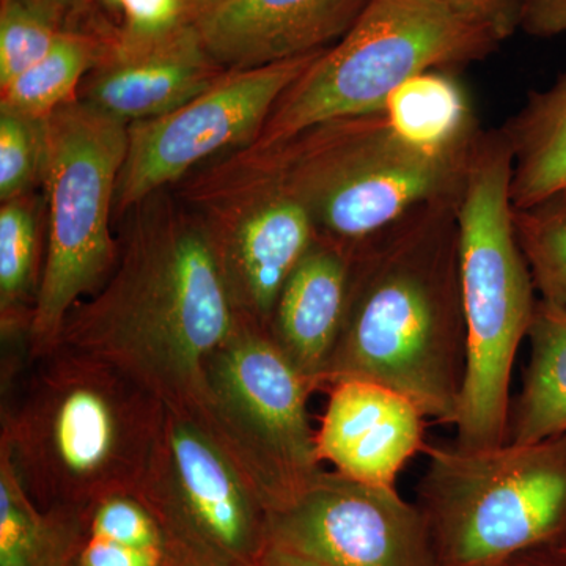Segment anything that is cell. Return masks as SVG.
Listing matches in <instances>:
<instances>
[{
  "mask_svg": "<svg viewBox=\"0 0 566 566\" xmlns=\"http://www.w3.org/2000/svg\"><path fill=\"white\" fill-rule=\"evenodd\" d=\"M65 31L61 21L24 0H0V88L43 59Z\"/></svg>",
  "mask_w": 566,
  "mask_h": 566,
  "instance_id": "d4e9b609",
  "label": "cell"
},
{
  "mask_svg": "<svg viewBox=\"0 0 566 566\" xmlns=\"http://www.w3.org/2000/svg\"><path fill=\"white\" fill-rule=\"evenodd\" d=\"M517 29L536 39L566 35V0H517Z\"/></svg>",
  "mask_w": 566,
  "mask_h": 566,
  "instance_id": "f1b7e54d",
  "label": "cell"
},
{
  "mask_svg": "<svg viewBox=\"0 0 566 566\" xmlns=\"http://www.w3.org/2000/svg\"><path fill=\"white\" fill-rule=\"evenodd\" d=\"M128 125L71 99L46 118L43 178L48 243L29 327V356L59 345L63 323L82 297L111 277L120 248L111 233Z\"/></svg>",
  "mask_w": 566,
  "mask_h": 566,
  "instance_id": "ba28073f",
  "label": "cell"
},
{
  "mask_svg": "<svg viewBox=\"0 0 566 566\" xmlns=\"http://www.w3.org/2000/svg\"><path fill=\"white\" fill-rule=\"evenodd\" d=\"M314 392L270 333L241 319L205 364L202 398L191 416L270 515L292 505L322 474L307 409Z\"/></svg>",
  "mask_w": 566,
  "mask_h": 566,
  "instance_id": "9c48e42d",
  "label": "cell"
},
{
  "mask_svg": "<svg viewBox=\"0 0 566 566\" xmlns=\"http://www.w3.org/2000/svg\"><path fill=\"white\" fill-rule=\"evenodd\" d=\"M382 111L395 132L423 147H447L482 129L463 85L447 71L412 77Z\"/></svg>",
  "mask_w": 566,
  "mask_h": 566,
  "instance_id": "44dd1931",
  "label": "cell"
},
{
  "mask_svg": "<svg viewBox=\"0 0 566 566\" xmlns=\"http://www.w3.org/2000/svg\"><path fill=\"white\" fill-rule=\"evenodd\" d=\"M270 538L322 566H441L419 505L397 488L326 469L292 505L270 515Z\"/></svg>",
  "mask_w": 566,
  "mask_h": 566,
  "instance_id": "7c38bea8",
  "label": "cell"
},
{
  "mask_svg": "<svg viewBox=\"0 0 566 566\" xmlns=\"http://www.w3.org/2000/svg\"><path fill=\"white\" fill-rule=\"evenodd\" d=\"M167 406L114 365L57 345L2 378L0 449L44 512L139 485Z\"/></svg>",
  "mask_w": 566,
  "mask_h": 566,
  "instance_id": "277c9868",
  "label": "cell"
},
{
  "mask_svg": "<svg viewBox=\"0 0 566 566\" xmlns=\"http://www.w3.org/2000/svg\"><path fill=\"white\" fill-rule=\"evenodd\" d=\"M316 431L322 463L365 485L397 488V479L423 452L427 419L406 395L365 379L331 386Z\"/></svg>",
  "mask_w": 566,
  "mask_h": 566,
  "instance_id": "5bb4252c",
  "label": "cell"
},
{
  "mask_svg": "<svg viewBox=\"0 0 566 566\" xmlns=\"http://www.w3.org/2000/svg\"><path fill=\"white\" fill-rule=\"evenodd\" d=\"M475 20L491 25L506 40L517 29V0H444Z\"/></svg>",
  "mask_w": 566,
  "mask_h": 566,
  "instance_id": "f546056e",
  "label": "cell"
},
{
  "mask_svg": "<svg viewBox=\"0 0 566 566\" xmlns=\"http://www.w3.org/2000/svg\"><path fill=\"white\" fill-rule=\"evenodd\" d=\"M226 73L205 50L196 22L136 50L109 44L84 102L126 125L163 117L208 91Z\"/></svg>",
  "mask_w": 566,
  "mask_h": 566,
  "instance_id": "2e32d148",
  "label": "cell"
},
{
  "mask_svg": "<svg viewBox=\"0 0 566 566\" xmlns=\"http://www.w3.org/2000/svg\"><path fill=\"white\" fill-rule=\"evenodd\" d=\"M482 133L423 147L395 132L385 111L334 118L271 147L227 153L185 196L203 208L282 193L308 212L318 238L353 252L417 205L460 192Z\"/></svg>",
  "mask_w": 566,
  "mask_h": 566,
  "instance_id": "3957f363",
  "label": "cell"
},
{
  "mask_svg": "<svg viewBox=\"0 0 566 566\" xmlns=\"http://www.w3.org/2000/svg\"><path fill=\"white\" fill-rule=\"evenodd\" d=\"M46 118L0 109V200L2 203L25 196L35 178L43 175Z\"/></svg>",
  "mask_w": 566,
  "mask_h": 566,
  "instance_id": "484cf974",
  "label": "cell"
},
{
  "mask_svg": "<svg viewBox=\"0 0 566 566\" xmlns=\"http://www.w3.org/2000/svg\"><path fill=\"white\" fill-rule=\"evenodd\" d=\"M547 553L553 554L554 557L558 558L562 564L566 565V539L562 545L554 547V549L547 551Z\"/></svg>",
  "mask_w": 566,
  "mask_h": 566,
  "instance_id": "e575fe53",
  "label": "cell"
},
{
  "mask_svg": "<svg viewBox=\"0 0 566 566\" xmlns=\"http://www.w3.org/2000/svg\"><path fill=\"white\" fill-rule=\"evenodd\" d=\"M353 253L316 238L283 285L271 318V338L289 363L322 390L348 304Z\"/></svg>",
  "mask_w": 566,
  "mask_h": 566,
  "instance_id": "e0dca14e",
  "label": "cell"
},
{
  "mask_svg": "<svg viewBox=\"0 0 566 566\" xmlns=\"http://www.w3.org/2000/svg\"><path fill=\"white\" fill-rule=\"evenodd\" d=\"M188 6L191 7L193 14L196 18L202 17L203 13H207L208 10H211L212 7L221 3L222 0H186Z\"/></svg>",
  "mask_w": 566,
  "mask_h": 566,
  "instance_id": "836d02e7",
  "label": "cell"
},
{
  "mask_svg": "<svg viewBox=\"0 0 566 566\" xmlns=\"http://www.w3.org/2000/svg\"><path fill=\"white\" fill-rule=\"evenodd\" d=\"M513 223L539 300L566 307V192L513 208Z\"/></svg>",
  "mask_w": 566,
  "mask_h": 566,
  "instance_id": "cb8c5ba5",
  "label": "cell"
},
{
  "mask_svg": "<svg viewBox=\"0 0 566 566\" xmlns=\"http://www.w3.org/2000/svg\"><path fill=\"white\" fill-rule=\"evenodd\" d=\"M502 566H566L558 558L547 551L542 553L524 554V556L515 557L513 560L506 562Z\"/></svg>",
  "mask_w": 566,
  "mask_h": 566,
  "instance_id": "d6a6232c",
  "label": "cell"
},
{
  "mask_svg": "<svg viewBox=\"0 0 566 566\" xmlns=\"http://www.w3.org/2000/svg\"><path fill=\"white\" fill-rule=\"evenodd\" d=\"M417 486L441 566H502L566 539V434L535 444H427Z\"/></svg>",
  "mask_w": 566,
  "mask_h": 566,
  "instance_id": "52a82bcc",
  "label": "cell"
},
{
  "mask_svg": "<svg viewBox=\"0 0 566 566\" xmlns=\"http://www.w3.org/2000/svg\"><path fill=\"white\" fill-rule=\"evenodd\" d=\"M71 566H180V564L172 554L140 549V547L98 538V536L84 534L80 526Z\"/></svg>",
  "mask_w": 566,
  "mask_h": 566,
  "instance_id": "83f0119b",
  "label": "cell"
},
{
  "mask_svg": "<svg viewBox=\"0 0 566 566\" xmlns=\"http://www.w3.org/2000/svg\"><path fill=\"white\" fill-rule=\"evenodd\" d=\"M368 0H222L197 18L205 50L226 71L251 70L329 50Z\"/></svg>",
  "mask_w": 566,
  "mask_h": 566,
  "instance_id": "9a60e30c",
  "label": "cell"
},
{
  "mask_svg": "<svg viewBox=\"0 0 566 566\" xmlns=\"http://www.w3.org/2000/svg\"><path fill=\"white\" fill-rule=\"evenodd\" d=\"M109 50L87 33L65 31L35 65L0 88V109L46 118L70 103L85 73L96 69Z\"/></svg>",
  "mask_w": 566,
  "mask_h": 566,
  "instance_id": "603a6c76",
  "label": "cell"
},
{
  "mask_svg": "<svg viewBox=\"0 0 566 566\" xmlns=\"http://www.w3.org/2000/svg\"><path fill=\"white\" fill-rule=\"evenodd\" d=\"M99 2L112 11H120V0H99Z\"/></svg>",
  "mask_w": 566,
  "mask_h": 566,
  "instance_id": "d590c367",
  "label": "cell"
},
{
  "mask_svg": "<svg viewBox=\"0 0 566 566\" xmlns=\"http://www.w3.org/2000/svg\"><path fill=\"white\" fill-rule=\"evenodd\" d=\"M106 283L71 308L59 345L114 365L192 415L208 357L237 327L210 233L155 196L137 205Z\"/></svg>",
  "mask_w": 566,
  "mask_h": 566,
  "instance_id": "6da1fadb",
  "label": "cell"
},
{
  "mask_svg": "<svg viewBox=\"0 0 566 566\" xmlns=\"http://www.w3.org/2000/svg\"><path fill=\"white\" fill-rule=\"evenodd\" d=\"M134 493L181 566H253L271 546L270 512L191 415L167 408Z\"/></svg>",
  "mask_w": 566,
  "mask_h": 566,
  "instance_id": "30bf717a",
  "label": "cell"
},
{
  "mask_svg": "<svg viewBox=\"0 0 566 566\" xmlns=\"http://www.w3.org/2000/svg\"><path fill=\"white\" fill-rule=\"evenodd\" d=\"M502 41L491 25L444 0H368L344 39L286 88L245 147H271L323 122L381 112L412 77L486 61Z\"/></svg>",
  "mask_w": 566,
  "mask_h": 566,
  "instance_id": "8992f818",
  "label": "cell"
},
{
  "mask_svg": "<svg viewBox=\"0 0 566 566\" xmlns=\"http://www.w3.org/2000/svg\"><path fill=\"white\" fill-rule=\"evenodd\" d=\"M513 158L501 129L483 132L458 203L460 275L465 319V374L455 444H505L513 364L527 338L535 283L513 223Z\"/></svg>",
  "mask_w": 566,
  "mask_h": 566,
  "instance_id": "5b68a950",
  "label": "cell"
},
{
  "mask_svg": "<svg viewBox=\"0 0 566 566\" xmlns=\"http://www.w3.org/2000/svg\"><path fill=\"white\" fill-rule=\"evenodd\" d=\"M123 24L112 44L120 50L150 46L197 21L186 0H120Z\"/></svg>",
  "mask_w": 566,
  "mask_h": 566,
  "instance_id": "4316f807",
  "label": "cell"
},
{
  "mask_svg": "<svg viewBox=\"0 0 566 566\" xmlns=\"http://www.w3.org/2000/svg\"><path fill=\"white\" fill-rule=\"evenodd\" d=\"M197 211L234 315L270 329L283 285L318 238L311 216L282 193H255Z\"/></svg>",
  "mask_w": 566,
  "mask_h": 566,
  "instance_id": "4fadbf2b",
  "label": "cell"
},
{
  "mask_svg": "<svg viewBox=\"0 0 566 566\" xmlns=\"http://www.w3.org/2000/svg\"><path fill=\"white\" fill-rule=\"evenodd\" d=\"M460 193L417 205L354 249L344 326L322 390L346 379L379 382L436 423L455 424L468 354Z\"/></svg>",
  "mask_w": 566,
  "mask_h": 566,
  "instance_id": "7a4b0ae2",
  "label": "cell"
},
{
  "mask_svg": "<svg viewBox=\"0 0 566 566\" xmlns=\"http://www.w3.org/2000/svg\"><path fill=\"white\" fill-rule=\"evenodd\" d=\"M77 532V510H41L0 449V566H71Z\"/></svg>",
  "mask_w": 566,
  "mask_h": 566,
  "instance_id": "ffe728a7",
  "label": "cell"
},
{
  "mask_svg": "<svg viewBox=\"0 0 566 566\" xmlns=\"http://www.w3.org/2000/svg\"><path fill=\"white\" fill-rule=\"evenodd\" d=\"M43 273L39 221L28 197L0 210V331L2 344H29Z\"/></svg>",
  "mask_w": 566,
  "mask_h": 566,
  "instance_id": "7402d4cb",
  "label": "cell"
},
{
  "mask_svg": "<svg viewBox=\"0 0 566 566\" xmlns=\"http://www.w3.org/2000/svg\"><path fill=\"white\" fill-rule=\"evenodd\" d=\"M253 566H322L296 554L283 551L281 547L271 545L264 556Z\"/></svg>",
  "mask_w": 566,
  "mask_h": 566,
  "instance_id": "4dcf8cb0",
  "label": "cell"
},
{
  "mask_svg": "<svg viewBox=\"0 0 566 566\" xmlns=\"http://www.w3.org/2000/svg\"><path fill=\"white\" fill-rule=\"evenodd\" d=\"M24 2L46 11V13H50L51 17H54L55 20L61 21L63 24L80 0H24Z\"/></svg>",
  "mask_w": 566,
  "mask_h": 566,
  "instance_id": "1f68e13d",
  "label": "cell"
},
{
  "mask_svg": "<svg viewBox=\"0 0 566 566\" xmlns=\"http://www.w3.org/2000/svg\"><path fill=\"white\" fill-rule=\"evenodd\" d=\"M531 359L510 406L512 444H535L566 434V307L538 300L527 334Z\"/></svg>",
  "mask_w": 566,
  "mask_h": 566,
  "instance_id": "d6986e66",
  "label": "cell"
},
{
  "mask_svg": "<svg viewBox=\"0 0 566 566\" xmlns=\"http://www.w3.org/2000/svg\"><path fill=\"white\" fill-rule=\"evenodd\" d=\"M513 158L515 210H526L566 192V71L545 91L528 93L526 103L501 126Z\"/></svg>",
  "mask_w": 566,
  "mask_h": 566,
  "instance_id": "ac0fdd59",
  "label": "cell"
},
{
  "mask_svg": "<svg viewBox=\"0 0 566 566\" xmlns=\"http://www.w3.org/2000/svg\"><path fill=\"white\" fill-rule=\"evenodd\" d=\"M322 52L260 69L226 71L177 111L129 123L115 214L134 210L199 164L252 144L279 98Z\"/></svg>",
  "mask_w": 566,
  "mask_h": 566,
  "instance_id": "8fae6325",
  "label": "cell"
}]
</instances>
